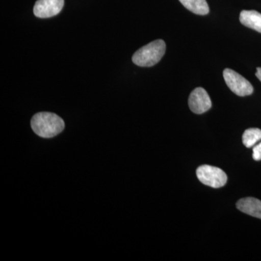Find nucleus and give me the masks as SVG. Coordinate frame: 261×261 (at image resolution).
I'll list each match as a JSON object with an SVG mask.
<instances>
[{
	"instance_id": "nucleus-1",
	"label": "nucleus",
	"mask_w": 261,
	"mask_h": 261,
	"mask_svg": "<svg viewBox=\"0 0 261 261\" xmlns=\"http://www.w3.org/2000/svg\"><path fill=\"white\" fill-rule=\"evenodd\" d=\"M31 126L34 133L43 138H51L63 132L65 123L61 117L53 113H38L32 117Z\"/></svg>"
},
{
	"instance_id": "nucleus-2",
	"label": "nucleus",
	"mask_w": 261,
	"mask_h": 261,
	"mask_svg": "<svg viewBox=\"0 0 261 261\" xmlns=\"http://www.w3.org/2000/svg\"><path fill=\"white\" fill-rule=\"evenodd\" d=\"M166 49V45L164 41L158 39L136 51L132 57V61L140 67L153 66L162 59Z\"/></svg>"
},
{
	"instance_id": "nucleus-3",
	"label": "nucleus",
	"mask_w": 261,
	"mask_h": 261,
	"mask_svg": "<svg viewBox=\"0 0 261 261\" xmlns=\"http://www.w3.org/2000/svg\"><path fill=\"white\" fill-rule=\"evenodd\" d=\"M196 173L201 183L213 188L224 187L227 181V176L223 170L209 165L200 166Z\"/></svg>"
},
{
	"instance_id": "nucleus-4",
	"label": "nucleus",
	"mask_w": 261,
	"mask_h": 261,
	"mask_svg": "<svg viewBox=\"0 0 261 261\" xmlns=\"http://www.w3.org/2000/svg\"><path fill=\"white\" fill-rule=\"evenodd\" d=\"M223 75L228 88L237 95L245 97L253 92L252 84L234 70L226 68L223 72Z\"/></svg>"
},
{
	"instance_id": "nucleus-5",
	"label": "nucleus",
	"mask_w": 261,
	"mask_h": 261,
	"mask_svg": "<svg viewBox=\"0 0 261 261\" xmlns=\"http://www.w3.org/2000/svg\"><path fill=\"white\" fill-rule=\"evenodd\" d=\"M189 106L196 114L207 112L212 107V102L208 94L202 87L194 89L189 97Z\"/></svg>"
},
{
	"instance_id": "nucleus-6",
	"label": "nucleus",
	"mask_w": 261,
	"mask_h": 261,
	"mask_svg": "<svg viewBox=\"0 0 261 261\" xmlns=\"http://www.w3.org/2000/svg\"><path fill=\"white\" fill-rule=\"evenodd\" d=\"M64 6V0H37L34 5V13L40 18L56 16Z\"/></svg>"
},
{
	"instance_id": "nucleus-7",
	"label": "nucleus",
	"mask_w": 261,
	"mask_h": 261,
	"mask_svg": "<svg viewBox=\"0 0 261 261\" xmlns=\"http://www.w3.org/2000/svg\"><path fill=\"white\" fill-rule=\"evenodd\" d=\"M237 207L244 213L261 219V201L254 197L243 198L237 202Z\"/></svg>"
},
{
	"instance_id": "nucleus-8",
	"label": "nucleus",
	"mask_w": 261,
	"mask_h": 261,
	"mask_svg": "<svg viewBox=\"0 0 261 261\" xmlns=\"http://www.w3.org/2000/svg\"><path fill=\"white\" fill-rule=\"evenodd\" d=\"M240 23L261 33V14L255 10H243L240 15Z\"/></svg>"
},
{
	"instance_id": "nucleus-9",
	"label": "nucleus",
	"mask_w": 261,
	"mask_h": 261,
	"mask_svg": "<svg viewBox=\"0 0 261 261\" xmlns=\"http://www.w3.org/2000/svg\"><path fill=\"white\" fill-rule=\"evenodd\" d=\"M187 10L195 14L205 15L208 14L209 6L206 0H179Z\"/></svg>"
},
{
	"instance_id": "nucleus-10",
	"label": "nucleus",
	"mask_w": 261,
	"mask_h": 261,
	"mask_svg": "<svg viewBox=\"0 0 261 261\" xmlns=\"http://www.w3.org/2000/svg\"><path fill=\"white\" fill-rule=\"evenodd\" d=\"M261 140V130L257 128H248L245 130L243 136L244 145L247 148L253 147L257 142Z\"/></svg>"
},
{
	"instance_id": "nucleus-11",
	"label": "nucleus",
	"mask_w": 261,
	"mask_h": 261,
	"mask_svg": "<svg viewBox=\"0 0 261 261\" xmlns=\"http://www.w3.org/2000/svg\"><path fill=\"white\" fill-rule=\"evenodd\" d=\"M252 158L255 161H260L261 160V142L257 144V145L254 146L253 149H252Z\"/></svg>"
},
{
	"instance_id": "nucleus-12",
	"label": "nucleus",
	"mask_w": 261,
	"mask_h": 261,
	"mask_svg": "<svg viewBox=\"0 0 261 261\" xmlns=\"http://www.w3.org/2000/svg\"><path fill=\"white\" fill-rule=\"evenodd\" d=\"M257 78L261 82V68H257V71L255 73Z\"/></svg>"
}]
</instances>
